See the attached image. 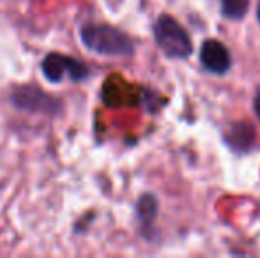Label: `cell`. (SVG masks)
I'll return each mask as SVG.
<instances>
[{
	"mask_svg": "<svg viewBox=\"0 0 260 258\" xmlns=\"http://www.w3.org/2000/svg\"><path fill=\"white\" fill-rule=\"evenodd\" d=\"M41 71L45 78L52 83H60L62 80H71V82H83L89 78L90 69L75 57L62 55V53H48L41 62Z\"/></svg>",
	"mask_w": 260,
	"mask_h": 258,
	"instance_id": "4",
	"label": "cell"
},
{
	"mask_svg": "<svg viewBox=\"0 0 260 258\" xmlns=\"http://www.w3.org/2000/svg\"><path fill=\"white\" fill-rule=\"evenodd\" d=\"M221 2V13L230 20H241L248 13L250 0H219Z\"/></svg>",
	"mask_w": 260,
	"mask_h": 258,
	"instance_id": "7",
	"label": "cell"
},
{
	"mask_svg": "<svg viewBox=\"0 0 260 258\" xmlns=\"http://www.w3.org/2000/svg\"><path fill=\"white\" fill-rule=\"evenodd\" d=\"M156 212H157V203H156V198L152 195H144L137 203V214L140 217V221H152L156 217Z\"/></svg>",
	"mask_w": 260,
	"mask_h": 258,
	"instance_id": "8",
	"label": "cell"
},
{
	"mask_svg": "<svg viewBox=\"0 0 260 258\" xmlns=\"http://www.w3.org/2000/svg\"><path fill=\"white\" fill-rule=\"evenodd\" d=\"M154 38L165 55L172 57V59H186L191 53V39H189L188 32L182 28V25L175 18L168 16V14L157 18L154 25Z\"/></svg>",
	"mask_w": 260,
	"mask_h": 258,
	"instance_id": "2",
	"label": "cell"
},
{
	"mask_svg": "<svg viewBox=\"0 0 260 258\" xmlns=\"http://www.w3.org/2000/svg\"><path fill=\"white\" fill-rule=\"evenodd\" d=\"M80 39L90 52L103 57H129L135 45L127 34L106 23H87L80 28Z\"/></svg>",
	"mask_w": 260,
	"mask_h": 258,
	"instance_id": "1",
	"label": "cell"
},
{
	"mask_svg": "<svg viewBox=\"0 0 260 258\" xmlns=\"http://www.w3.org/2000/svg\"><path fill=\"white\" fill-rule=\"evenodd\" d=\"M103 99L108 106H122V104H133L137 99L131 96V89L126 82L120 78H110L106 80L103 87Z\"/></svg>",
	"mask_w": 260,
	"mask_h": 258,
	"instance_id": "6",
	"label": "cell"
},
{
	"mask_svg": "<svg viewBox=\"0 0 260 258\" xmlns=\"http://www.w3.org/2000/svg\"><path fill=\"white\" fill-rule=\"evenodd\" d=\"M200 62L207 71L214 75H223L230 69V53L225 46L216 39H207L200 50Z\"/></svg>",
	"mask_w": 260,
	"mask_h": 258,
	"instance_id": "5",
	"label": "cell"
},
{
	"mask_svg": "<svg viewBox=\"0 0 260 258\" xmlns=\"http://www.w3.org/2000/svg\"><path fill=\"white\" fill-rule=\"evenodd\" d=\"M253 110H255V114H257V117L260 119V90L257 92V96H255V101H253Z\"/></svg>",
	"mask_w": 260,
	"mask_h": 258,
	"instance_id": "9",
	"label": "cell"
},
{
	"mask_svg": "<svg viewBox=\"0 0 260 258\" xmlns=\"http://www.w3.org/2000/svg\"><path fill=\"white\" fill-rule=\"evenodd\" d=\"M9 101L14 108L28 114L41 115H58L62 112V103L48 92L38 89L36 85H20L14 87L9 94Z\"/></svg>",
	"mask_w": 260,
	"mask_h": 258,
	"instance_id": "3",
	"label": "cell"
}]
</instances>
